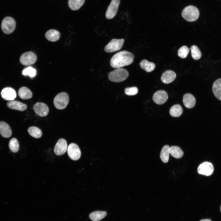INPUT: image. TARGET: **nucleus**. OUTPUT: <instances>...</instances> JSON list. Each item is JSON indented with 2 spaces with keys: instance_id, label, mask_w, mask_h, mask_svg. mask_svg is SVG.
<instances>
[{
  "instance_id": "1",
  "label": "nucleus",
  "mask_w": 221,
  "mask_h": 221,
  "mask_svg": "<svg viewBox=\"0 0 221 221\" xmlns=\"http://www.w3.org/2000/svg\"><path fill=\"white\" fill-rule=\"evenodd\" d=\"M134 58V55L132 53L125 50L122 51L113 56L110 60V65L113 68H121L130 64Z\"/></svg>"
},
{
  "instance_id": "2",
  "label": "nucleus",
  "mask_w": 221,
  "mask_h": 221,
  "mask_svg": "<svg viewBox=\"0 0 221 221\" xmlns=\"http://www.w3.org/2000/svg\"><path fill=\"white\" fill-rule=\"evenodd\" d=\"M129 75L128 72L126 69L118 68L110 72L108 74V78L111 81L120 82L126 79Z\"/></svg>"
},
{
  "instance_id": "3",
  "label": "nucleus",
  "mask_w": 221,
  "mask_h": 221,
  "mask_svg": "<svg viewBox=\"0 0 221 221\" xmlns=\"http://www.w3.org/2000/svg\"><path fill=\"white\" fill-rule=\"evenodd\" d=\"M181 15L182 17L187 21L192 22L198 18L200 12L196 7L190 5L184 8L182 12Z\"/></svg>"
},
{
  "instance_id": "4",
  "label": "nucleus",
  "mask_w": 221,
  "mask_h": 221,
  "mask_svg": "<svg viewBox=\"0 0 221 221\" xmlns=\"http://www.w3.org/2000/svg\"><path fill=\"white\" fill-rule=\"evenodd\" d=\"M69 101V96L65 92H62L58 94L54 98V105L56 108L62 110L66 108Z\"/></svg>"
},
{
  "instance_id": "5",
  "label": "nucleus",
  "mask_w": 221,
  "mask_h": 221,
  "mask_svg": "<svg viewBox=\"0 0 221 221\" xmlns=\"http://www.w3.org/2000/svg\"><path fill=\"white\" fill-rule=\"evenodd\" d=\"M16 25L15 20L10 17H6L2 20L1 29L4 33L9 34L13 33Z\"/></svg>"
},
{
  "instance_id": "6",
  "label": "nucleus",
  "mask_w": 221,
  "mask_h": 221,
  "mask_svg": "<svg viewBox=\"0 0 221 221\" xmlns=\"http://www.w3.org/2000/svg\"><path fill=\"white\" fill-rule=\"evenodd\" d=\"M123 39H112L105 47L104 50L107 52H112L120 50L123 45Z\"/></svg>"
},
{
  "instance_id": "7",
  "label": "nucleus",
  "mask_w": 221,
  "mask_h": 221,
  "mask_svg": "<svg viewBox=\"0 0 221 221\" xmlns=\"http://www.w3.org/2000/svg\"><path fill=\"white\" fill-rule=\"evenodd\" d=\"M37 56L36 54L31 51L25 52L21 54L20 58V61L24 65H29L34 64L36 61Z\"/></svg>"
},
{
  "instance_id": "8",
  "label": "nucleus",
  "mask_w": 221,
  "mask_h": 221,
  "mask_svg": "<svg viewBox=\"0 0 221 221\" xmlns=\"http://www.w3.org/2000/svg\"><path fill=\"white\" fill-rule=\"evenodd\" d=\"M121 0H112L107 7L105 14L106 18L108 19L114 18L117 12Z\"/></svg>"
},
{
  "instance_id": "9",
  "label": "nucleus",
  "mask_w": 221,
  "mask_h": 221,
  "mask_svg": "<svg viewBox=\"0 0 221 221\" xmlns=\"http://www.w3.org/2000/svg\"><path fill=\"white\" fill-rule=\"evenodd\" d=\"M67 153L70 158L74 161L79 160L81 155V152L79 147L74 143H71L69 145L67 149Z\"/></svg>"
},
{
  "instance_id": "10",
  "label": "nucleus",
  "mask_w": 221,
  "mask_h": 221,
  "mask_svg": "<svg viewBox=\"0 0 221 221\" xmlns=\"http://www.w3.org/2000/svg\"><path fill=\"white\" fill-rule=\"evenodd\" d=\"M213 171L214 167L212 164L207 161L201 163L197 169V171L199 174L206 176L211 175Z\"/></svg>"
},
{
  "instance_id": "11",
  "label": "nucleus",
  "mask_w": 221,
  "mask_h": 221,
  "mask_svg": "<svg viewBox=\"0 0 221 221\" xmlns=\"http://www.w3.org/2000/svg\"><path fill=\"white\" fill-rule=\"evenodd\" d=\"M67 149V144L66 140L64 138H60L56 144L54 151L57 155L61 156L66 152Z\"/></svg>"
},
{
  "instance_id": "12",
  "label": "nucleus",
  "mask_w": 221,
  "mask_h": 221,
  "mask_svg": "<svg viewBox=\"0 0 221 221\" xmlns=\"http://www.w3.org/2000/svg\"><path fill=\"white\" fill-rule=\"evenodd\" d=\"M33 108L36 114L41 117L47 116L49 112L48 107L43 103H36L34 105Z\"/></svg>"
},
{
  "instance_id": "13",
  "label": "nucleus",
  "mask_w": 221,
  "mask_h": 221,
  "mask_svg": "<svg viewBox=\"0 0 221 221\" xmlns=\"http://www.w3.org/2000/svg\"><path fill=\"white\" fill-rule=\"evenodd\" d=\"M168 95L164 90H159L155 92L153 96V99L156 104L161 105L165 103L168 99Z\"/></svg>"
},
{
  "instance_id": "14",
  "label": "nucleus",
  "mask_w": 221,
  "mask_h": 221,
  "mask_svg": "<svg viewBox=\"0 0 221 221\" xmlns=\"http://www.w3.org/2000/svg\"><path fill=\"white\" fill-rule=\"evenodd\" d=\"M2 97L4 99L9 101H12L16 97L15 90L10 87H6L2 89L1 92Z\"/></svg>"
},
{
  "instance_id": "15",
  "label": "nucleus",
  "mask_w": 221,
  "mask_h": 221,
  "mask_svg": "<svg viewBox=\"0 0 221 221\" xmlns=\"http://www.w3.org/2000/svg\"><path fill=\"white\" fill-rule=\"evenodd\" d=\"M176 77V74L174 72L168 70L163 73L161 77V80L164 83L168 84L173 82Z\"/></svg>"
},
{
  "instance_id": "16",
  "label": "nucleus",
  "mask_w": 221,
  "mask_h": 221,
  "mask_svg": "<svg viewBox=\"0 0 221 221\" xmlns=\"http://www.w3.org/2000/svg\"><path fill=\"white\" fill-rule=\"evenodd\" d=\"M183 101L184 106L188 108L194 107L196 103L195 98L190 93H186L184 95Z\"/></svg>"
},
{
  "instance_id": "17",
  "label": "nucleus",
  "mask_w": 221,
  "mask_h": 221,
  "mask_svg": "<svg viewBox=\"0 0 221 221\" xmlns=\"http://www.w3.org/2000/svg\"><path fill=\"white\" fill-rule=\"evenodd\" d=\"M7 106L10 108L20 111L25 110L27 108V105L17 101H10L7 103Z\"/></svg>"
},
{
  "instance_id": "18",
  "label": "nucleus",
  "mask_w": 221,
  "mask_h": 221,
  "mask_svg": "<svg viewBox=\"0 0 221 221\" xmlns=\"http://www.w3.org/2000/svg\"><path fill=\"white\" fill-rule=\"evenodd\" d=\"M10 126L3 121L0 122V134L3 137L9 138L12 134Z\"/></svg>"
},
{
  "instance_id": "19",
  "label": "nucleus",
  "mask_w": 221,
  "mask_h": 221,
  "mask_svg": "<svg viewBox=\"0 0 221 221\" xmlns=\"http://www.w3.org/2000/svg\"><path fill=\"white\" fill-rule=\"evenodd\" d=\"M212 90L214 95L218 99L221 100V78L216 80L213 83Z\"/></svg>"
},
{
  "instance_id": "20",
  "label": "nucleus",
  "mask_w": 221,
  "mask_h": 221,
  "mask_svg": "<svg viewBox=\"0 0 221 221\" xmlns=\"http://www.w3.org/2000/svg\"><path fill=\"white\" fill-rule=\"evenodd\" d=\"M60 34L57 30L51 29L48 31L45 34L46 38L48 41L54 42L58 40L60 38Z\"/></svg>"
},
{
  "instance_id": "21",
  "label": "nucleus",
  "mask_w": 221,
  "mask_h": 221,
  "mask_svg": "<svg viewBox=\"0 0 221 221\" xmlns=\"http://www.w3.org/2000/svg\"><path fill=\"white\" fill-rule=\"evenodd\" d=\"M32 95L31 91L26 87H21L18 90V95L22 99H29L32 97Z\"/></svg>"
},
{
  "instance_id": "22",
  "label": "nucleus",
  "mask_w": 221,
  "mask_h": 221,
  "mask_svg": "<svg viewBox=\"0 0 221 221\" xmlns=\"http://www.w3.org/2000/svg\"><path fill=\"white\" fill-rule=\"evenodd\" d=\"M140 67L147 72L153 71L155 68V64L151 62H149L145 59L142 60L140 63Z\"/></svg>"
},
{
  "instance_id": "23",
  "label": "nucleus",
  "mask_w": 221,
  "mask_h": 221,
  "mask_svg": "<svg viewBox=\"0 0 221 221\" xmlns=\"http://www.w3.org/2000/svg\"><path fill=\"white\" fill-rule=\"evenodd\" d=\"M107 214L105 211H96L91 213L89 217L93 221H99L104 218Z\"/></svg>"
},
{
  "instance_id": "24",
  "label": "nucleus",
  "mask_w": 221,
  "mask_h": 221,
  "mask_svg": "<svg viewBox=\"0 0 221 221\" xmlns=\"http://www.w3.org/2000/svg\"><path fill=\"white\" fill-rule=\"evenodd\" d=\"M170 154L174 158L179 159L183 157L184 153L179 147L173 146L170 147Z\"/></svg>"
},
{
  "instance_id": "25",
  "label": "nucleus",
  "mask_w": 221,
  "mask_h": 221,
  "mask_svg": "<svg viewBox=\"0 0 221 221\" xmlns=\"http://www.w3.org/2000/svg\"><path fill=\"white\" fill-rule=\"evenodd\" d=\"M170 147L166 145L162 148L160 153V158L164 163H167L169 160L170 154Z\"/></svg>"
},
{
  "instance_id": "26",
  "label": "nucleus",
  "mask_w": 221,
  "mask_h": 221,
  "mask_svg": "<svg viewBox=\"0 0 221 221\" xmlns=\"http://www.w3.org/2000/svg\"><path fill=\"white\" fill-rule=\"evenodd\" d=\"M183 112V109L179 104H175L172 106L169 110L170 115L173 117H177L180 116Z\"/></svg>"
},
{
  "instance_id": "27",
  "label": "nucleus",
  "mask_w": 221,
  "mask_h": 221,
  "mask_svg": "<svg viewBox=\"0 0 221 221\" xmlns=\"http://www.w3.org/2000/svg\"><path fill=\"white\" fill-rule=\"evenodd\" d=\"M85 1V0H68V5L71 10H76L82 6Z\"/></svg>"
},
{
  "instance_id": "28",
  "label": "nucleus",
  "mask_w": 221,
  "mask_h": 221,
  "mask_svg": "<svg viewBox=\"0 0 221 221\" xmlns=\"http://www.w3.org/2000/svg\"><path fill=\"white\" fill-rule=\"evenodd\" d=\"M29 134L32 137L36 138H39L41 137L42 132L38 128L35 126H31L28 129Z\"/></svg>"
},
{
  "instance_id": "29",
  "label": "nucleus",
  "mask_w": 221,
  "mask_h": 221,
  "mask_svg": "<svg viewBox=\"0 0 221 221\" xmlns=\"http://www.w3.org/2000/svg\"><path fill=\"white\" fill-rule=\"evenodd\" d=\"M191 55L192 58L195 60L200 59L201 56V52L198 47L195 45H192L191 48Z\"/></svg>"
},
{
  "instance_id": "30",
  "label": "nucleus",
  "mask_w": 221,
  "mask_h": 221,
  "mask_svg": "<svg viewBox=\"0 0 221 221\" xmlns=\"http://www.w3.org/2000/svg\"><path fill=\"white\" fill-rule=\"evenodd\" d=\"M10 150L14 153L17 152L19 149V145L17 140L15 138H12L9 144Z\"/></svg>"
},
{
  "instance_id": "31",
  "label": "nucleus",
  "mask_w": 221,
  "mask_h": 221,
  "mask_svg": "<svg viewBox=\"0 0 221 221\" xmlns=\"http://www.w3.org/2000/svg\"><path fill=\"white\" fill-rule=\"evenodd\" d=\"M36 73L35 69L31 67H29L24 69L22 72L23 75L28 76L32 78L35 76Z\"/></svg>"
},
{
  "instance_id": "32",
  "label": "nucleus",
  "mask_w": 221,
  "mask_h": 221,
  "mask_svg": "<svg viewBox=\"0 0 221 221\" xmlns=\"http://www.w3.org/2000/svg\"><path fill=\"white\" fill-rule=\"evenodd\" d=\"M189 52V49L188 47L185 45L180 47L178 51V55L179 56L182 58H185Z\"/></svg>"
},
{
  "instance_id": "33",
  "label": "nucleus",
  "mask_w": 221,
  "mask_h": 221,
  "mask_svg": "<svg viewBox=\"0 0 221 221\" xmlns=\"http://www.w3.org/2000/svg\"><path fill=\"white\" fill-rule=\"evenodd\" d=\"M138 91V88L136 87H127L124 90L125 93L126 95L130 96L136 95Z\"/></svg>"
},
{
  "instance_id": "34",
  "label": "nucleus",
  "mask_w": 221,
  "mask_h": 221,
  "mask_svg": "<svg viewBox=\"0 0 221 221\" xmlns=\"http://www.w3.org/2000/svg\"><path fill=\"white\" fill-rule=\"evenodd\" d=\"M200 221H211L210 219H202L200 220Z\"/></svg>"
},
{
  "instance_id": "35",
  "label": "nucleus",
  "mask_w": 221,
  "mask_h": 221,
  "mask_svg": "<svg viewBox=\"0 0 221 221\" xmlns=\"http://www.w3.org/2000/svg\"><path fill=\"white\" fill-rule=\"evenodd\" d=\"M220 211H221V206H220Z\"/></svg>"
}]
</instances>
